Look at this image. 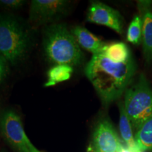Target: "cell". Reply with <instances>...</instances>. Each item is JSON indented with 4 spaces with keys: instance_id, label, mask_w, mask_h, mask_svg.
<instances>
[{
    "instance_id": "obj_17",
    "label": "cell",
    "mask_w": 152,
    "mask_h": 152,
    "mask_svg": "<svg viewBox=\"0 0 152 152\" xmlns=\"http://www.w3.org/2000/svg\"><path fill=\"white\" fill-rule=\"evenodd\" d=\"M9 73V63L0 54V83L6 79Z\"/></svg>"
},
{
    "instance_id": "obj_19",
    "label": "cell",
    "mask_w": 152,
    "mask_h": 152,
    "mask_svg": "<svg viewBox=\"0 0 152 152\" xmlns=\"http://www.w3.org/2000/svg\"><path fill=\"white\" fill-rule=\"evenodd\" d=\"M119 152H130V150L128 149V148L126 147V146L123 145L122 147H121V150H120Z\"/></svg>"
},
{
    "instance_id": "obj_9",
    "label": "cell",
    "mask_w": 152,
    "mask_h": 152,
    "mask_svg": "<svg viewBox=\"0 0 152 152\" xmlns=\"http://www.w3.org/2000/svg\"><path fill=\"white\" fill-rule=\"evenodd\" d=\"M72 33L80 47L93 55L102 54L107 45L83 26H75L72 30Z\"/></svg>"
},
{
    "instance_id": "obj_10",
    "label": "cell",
    "mask_w": 152,
    "mask_h": 152,
    "mask_svg": "<svg viewBox=\"0 0 152 152\" xmlns=\"http://www.w3.org/2000/svg\"><path fill=\"white\" fill-rule=\"evenodd\" d=\"M142 42L147 61L152 60V11L144 9L142 14Z\"/></svg>"
},
{
    "instance_id": "obj_14",
    "label": "cell",
    "mask_w": 152,
    "mask_h": 152,
    "mask_svg": "<svg viewBox=\"0 0 152 152\" xmlns=\"http://www.w3.org/2000/svg\"><path fill=\"white\" fill-rule=\"evenodd\" d=\"M135 141L142 149H152V116L141 125L137 131Z\"/></svg>"
},
{
    "instance_id": "obj_21",
    "label": "cell",
    "mask_w": 152,
    "mask_h": 152,
    "mask_svg": "<svg viewBox=\"0 0 152 152\" xmlns=\"http://www.w3.org/2000/svg\"><path fill=\"white\" fill-rule=\"evenodd\" d=\"M0 120H1V116H0Z\"/></svg>"
},
{
    "instance_id": "obj_20",
    "label": "cell",
    "mask_w": 152,
    "mask_h": 152,
    "mask_svg": "<svg viewBox=\"0 0 152 152\" xmlns=\"http://www.w3.org/2000/svg\"><path fill=\"white\" fill-rule=\"evenodd\" d=\"M30 152H42V151H39V150L37 149V148H36V147H35V146L33 145V146H32V147H31V148H30Z\"/></svg>"
},
{
    "instance_id": "obj_15",
    "label": "cell",
    "mask_w": 152,
    "mask_h": 152,
    "mask_svg": "<svg viewBox=\"0 0 152 152\" xmlns=\"http://www.w3.org/2000/svg\"><path fill=\"white\" fill-rule=\"evenodd\" d=\"M142 18L137 16L133 18L129 26L127 39L134 45H138L142 41Z\"/></svg>"
},
{
    "instance_id": "obj_8",
    "label": "cell",
    "mask_w": 152,
    "mask_h": 152,
    "mask_svg": "<svg viewBox=\"0 0 152 152\" xmlns=\"http://www.w3.org/2000/svg\"><path fill=\"white\" fill-rule=\"evenodd\" d=\"M87 21L106 26L123 34V18L118 11L99 1H92L88 8Z\"/></svg>"
},
{
    "instance_id": "obj_2",
    "label": "cell",
    "mask_w": 152,
    "mask_h": 152,
    "mask_svg": "<svg viewBox=\"0 0 152 152\" xmlns=\"http://www.w3.org/2000/svg\"><path fill=\"white\" fill-rule=\"evenodd\" d=\"M43 49L48 61L56 65L79 66L85 60L81 47L64 23H52L44 31Z\"/></svg>"
},
{
    "instance_id": "obj_4",
    "label": "cell",
    "mask_w": 152,
    "mask_h": 152,
    "mask_svg": "<svg viewBox=\"0 0 152 152\" xmlns=\"http://www.w3.org/2000/svg\"><path fill=\"white\" fill-rule=\"evenodd\" d=\"M123 104L132 127L137 130L152 116V90L143 75L125 91Z\"/></svg>"
},
{
    "instance_id": "obj_16",
    "label": "cell",
    "mask_w": 152,
    "mask_h": 152,
    "mask_svg": "<svg viewBox=\"0 0 152 152\" xmlns=\"http://www.w3.org/2000/svg\"><path fill=\"white\" fill-rule=\"evenodd\" d=\"M25 4L26 1L23 0H0V6L9 9H18Z\"/></svg>"
},
{
    "instance_id": "obj_13",
    "label": "cell",
    "mask_w": 152,
    "mask_h": 152,
    "mask_svg": "<svg viewBox=\"0 0 152 152\" xmlns=\"http://www.w3.org/2000/svg\"><path fill=\"white\" fill-rule=\"evenodd\" d=\"M73 72V67L68 65L54 66L48 71V80L45 87L54 86L58 83L66 81L71 78Z\"/></svg>"
},
{
    "instance_id": "obj_12",
    "label": "cell",
    "mask_w": 152,
    "mask_h": 152,
    "mask_svg": "<svg viewBox=\"0 0 152 152\" xmlns=\"http://www.w3.org/2000/svg\"><path fill=\"white\" fill-rule=\"evenodd\" d=\"M120 109V120H119V130L121 132L123 140L128 148L132 147L136 144V141L134 140L132 134V127L131 125L130 119L125 111L124 104L121 103L119 105Z\"/></svg>"
},
{
    "instance_id": "obj_5",
    "label": "cell",
    "mask_w": 152,
    "mask_h": 152,
    "mask_svg": "<svg viewBox=\"0 0 152 152\" xmlns=\"http://www.w3.org/2000/svg\"><path fill=\"white\" fill-rule=\"evenodd\" d=\"M0 129L5 140L18 152H30L33 145L25 132L18 114L14 110L4 112L0 120Z\"/></svg>"
},
{
    "instance_id": "obj_11",
    "label": "cell",
    "mask_w": 152,
    "mask_h": 152,
    "mask_svg": "<svg viewBox=\"0 0 152 152\" xmlns=\"http://www.w3.org/2000/svg\"><path fill=\"white\" fill-rule=\"evenodd\" d=\"M102 54L115 63L125 62L132 57L128 46L120 42L106 45Z\"/></svg>"
},
{
    "instance_id": "obj_1",
    "label": "cell",
    "mask_w": 152,
    "mask_h": 152,
    "mask_svg": "<svg viewBox=\"0 0 152 152\" xmlns=\"http://www.w3.org/2000/svg\"><path fill=\"white\" fill-rule=\"evenodd\" d=\"M136 71L131 57L125 62L115 63L103 54L93 55L85 73L104 105L120 98L132 80Z\"/></svg>"
},
{
    "instance_id": "obj_7",
    "label": "cell",
    "mask_w": 152,
    "mask_h": 152,
    "mask_svg": "<svg viewBox=\"0 0 152 152\" xmlns=\"http://www.w3.org/2000/svg\"><path fill=\"white\" fill-rule=\"evenodd\" d=\"M123 144L109 120L100 121L93 132L90 152H119Z\"/></svg>"
},
{
    "instance_id": "obj_18",
    "label": "cell",
    "mask_w": 152,
    "mask_h": 152,
    "mask_svg": "<svg viewBox=\"0 0 152 152\" xmlns=\"http://www.w3.org/2000/svg\"><path fill=\"white\" fill-rule=\"evenodd\" d=\"M128 149L130 150V152H144V150L142 149V148L138 145L137 143H136V144H134L133 147L128 148Z\"/></svg>"
},
{
    "instance_id": "obj_3",
    "label": "cell",
    "mask_w": 152,
    "mask_h": 152,
    "mask_svg": "<svg viewBox=\"0 0 152 152\" xmlns=\"http://www.w3.org/2000/svg\"><path fill=\"white\" fill-rule=\"evenodd\" d=\"M30 45L29 33L14 17L0 14V54L15 66L27 54Z\"/></svg>"
},
{
    "instance_id": "obj_6",
    "label": "cell",
    "mask_w": 152,
    "mask_h": 152,
    "mask_svg": "<svg viewBox=\"0 0 152 152\" xmlns=\"http://www.w3.org/2000/svg\"><path fill=\"white\" fill-rule=\"evenodd\" d=\"M71 1L65 0H33L30 3L29 20L40 25L50 23L65 15Z\"/></svg>"
}]
</instances>
